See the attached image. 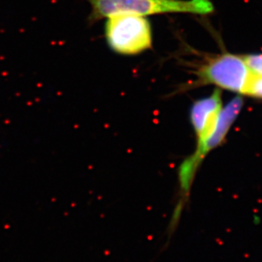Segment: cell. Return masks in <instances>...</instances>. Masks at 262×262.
<instances>
[{"mask_svg": "<svg viewBox=\"0 0 262 262\" xmlns=\"http://www.w3.org/2000/svg\"><path fill=\"white\" fill-rule=\"evenodd\" d=\"M91 6L89 20L117 15L148 16L167 13L208 15L214 11L210 0H87Z\"/></svg>", "mask_w": 262, "mask_h": 262, "instance_id": "6da1fadb", "label": "cell"}, {"mask_svg": "<svg viewBox=\"0 0 262 262\" xmlns=\"http://www.w3.org/2000/svg\"><path fill=\"white\" fill-rule=\"evenodd\" d=\"M223 107L219 89L194 102L191 107L190 121L197 140L195 152L191 158L196 162L203 161L205 156L225 139V126L221 121Z\"/></svg>", "mask_w": 262, "mask_h": 262, "instance_id": "7a4b0ae2", "label": "cell"}, {"mask_svg": "<svg viewBox=\"0 0 262 262\" xmlns=\"http://www.w3.org/2000/svg\"><path fill=\"white\" fill-rule=\"evenodd\" d=\"M104 35L111 50L119 55H139L152 46V29L145 16L117 15L107 18Z\"/></svg>", "mask_w": 262, "mask_h": 262, "instance_id": "3957f363", "label": "cell"}, {"mask_svg": "<svg viewBox=\"0 0 262 262\" xmlns=\"http://www.w3.org/2000/svg\"><path fill=\"white\" fill-rule=\"evenodd\" d=\"M197 76L202 83L244 95L252 78L243 56L228 53L207 60L199 69Z\"/></svg>", "mask_w": 262, "mask_h": 262, "instance_id": "277c9868", "label": "cell"}, {"mask_svg": "<svg viewBox=\"0 0 262 262\" xmlns=\"http://www.w3.org/2000/svg\"><path fill=\"white\" fill-rule=\"evenodd\" d=\"M243 107V99L240 96L235 97L226 106L223 107V112L221 115V121L224 125L226 129V136L228 134L231 126L234 123L238 117ZM225 136V138H226ZM201 162H196L189 157L187 161L183 162L179 171V180H180L181 193L183 195L188 194L190 189L191 184L193 183L196 170Z\"/></svg>", "mask_w": 262, "mask_h": 262, "instance_id": "5b68a950", "label": "cell"}, {"mask_svg": "<svg viewBox=\"0 0 262 262\" xmlns=\"http://www.w3.org/2000/svg\"><path fill=\"white\" fill-rule=\"evenodd\" d=\"M243 58L251 76L262 78V54L245 55Z\"/></svg>", "mask_w": 262, "mask_h": 262, "instance_id": "8992f818", "label": "cell"}, {"mask_svg": "<svg viewBox=\"0 0 262 262\" xmlns=\"http://www.w3.org/2000/svg\"><path fill=\"white\" fill-rule=\"evenodd\" d=\"M245 95L262 99V78L252 77Z\"/></svg>", "mask_w": 262, "mask_h": 262, "instance_id": "52a82bcc", "label": "cell"}]
</instances>
